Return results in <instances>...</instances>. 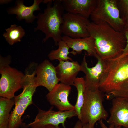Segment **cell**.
Returning <instances> with one entry per match:
<instances>
[{"instance_id": "cell-1", "label": "cell", "mask_w": 128, "mask_h": 128, "mask_svg": "<svg viewBox=\"0 0 128 128\" xmlns=\"http://www.w3.org/2000/svg\"><path fill=\"white\" fill-rule=\"evenodd\" d=\"M87 29L90 36L94 39L99 58L103 59H114L122 54L126 44L124 32L116 31L105 22H90Z\"/></svg>"}, {"instance_id": "cell-2", "label": "cell", "mask_w": 128, "mask_h": 128, "mask_svg": "<svg viewBox=\"0 0 128 128\" xmlns=\"http://www.w3.org/2000/svg\"><path fill=\"white\" fill-rule=\"evenodd\" d=\"M53 1L50 0L43 12L40 13L36 16L37 25L34 31H41L44 34L42 41L43 43L51 38L55 45H58L62 40L61 27L65 10L61 0H55L52 5Z\"/></svg>"}, {"instance_id": "cell-3", "label": "cell", "mask_w": 128, "mask_h": 128, "mask_svg": "<svg viewBox=\"0 0 128 128\" xmlns=\"http://www.w3.org/2000/svg\"><path fill=\"white\" fill-rule=\"evenodd\" d=\"M104 60V69L99 88L106 95L128 79V55L120 59Z\"/></svg>"}, {"instance_id": "cell-4", "label": "cell", "mask_w": 128, "mask_h": 128, "mask_svg": "<svg viewBox=\"0 0 128 128\" xmlns=\"http://www.w3.org/2000/svg\"><path fill=\"white\" fill-rule=\"evenodd\" d=\"M105 94L99 89L91 90L86 88L83 104L81 111L82 123L88 124L94 128L96 123L100 120L107 121L108 114L103 104Z\"/></svg>"}, {"instance_id": "cell-5", "label": "cell", "mask_w": 128, "mask_h": 128, "mask_svg": "<svg viewBox=\"0 0 128 128\" xmlns=\"http://www.w3.org/2000/svg\"><path fill=\"white\" fill-rule=\"evenodd\" d=\"M36 75V70L31 74H25L23 91L14 98L15 106L10 113L9 128H19L23 125L22 117L27 108L32 104V97L37 87Z\"/></svg>"}, {"instance_id": "cell-6", "label": "cell", "mask_w": 128, "mask_h": 128, "mask_svg": "<svg viewBox=\"0 0 128 128\" xmlns=\"http://www.w3.org/2000/svg\"><path fill=\"white\" fill-rule=\"evenodd\" d=\"M0 96L12 99L17 91L23 88L25 74L10 66V61L7 58L0 57Z\"/></svg>"}, {"instance_id": "cell-7", "label": "cell", "mask_w": 128, "mask_h": 128, "mask_svg": "<svg viewBox=\"0 0 128 128\" xmlns=\"http://www.w3.org/2000/svg\"><path fill=\"white\" fill-rule=\"evenodd\" d=\"M118 0H97L90 16L92 22H105L117 31L123 32V23L120 15Z\"/></svg>"}, {"instance_id": "cell-8", "label": "cell", "mask_w": 128, "mask_h": 128, "mask_svg": "<svg viewBox=\"0 0 128 128\" xmlns=\"http://www.w3.org/2000/svg\"><path fill=\"white\" fill-rule=\"evenodd\" d=\"M63 19L61 29L64 35L73 38L90 36L87 29V25L90 22L88 18L67 12L63 14Z\"/></svg>"}, {"instance_id": "cell-9", "label": "cell", "mask_w": 128, "mask_h": 128, "mask_svg": "<svg viewBox=\"0 0 128 128\" xmlns=\"http://www.w3.org/2000/svg\"><path fill=\"white\" fill-rule=\"evenodd\" d=\"M51 107L47 111L38 108V112L34 121L27 125V127L36 128L47 125H50L59 128L62 125L63 128H66L65 123L67 119L77 116L74 110L66 111H56Z\"/></svg>"}, {"instance_id": "cell-10", "label": "cell", "mask_w": 128, "mask_h": 128, "mask_svg": "<svg viewBox=\"0 0 128 128\" xmlns=\"http://www.w3.org/2000/svg\"><path fill=\"white\" fill-rule=\"evenodd\" d=\"M71 89L70 86L58 83L46 95V99L51 105L55 107L59 110L66 111L74 110V106L68 100Z\"/></svg>"}, {"instance_id": "cell-11", "label": "cell", "mask_w": 128, "mask_h": 128, "mask_svg": "<svg viewBox=\"0 0 128 128\" xmlns=\"http://www.w3.org/2000/svg\"><path fill=\"white\" fill-rule=\"evenodd\" d=\"M36 70L35 81L37 87L43 86L49 92L59 81L55 67L47 59L44 60L40 64Z\"/></svg>"}, {"instance_id": "cell-12", "label": "cell", "mask_w": 128, "mask_h": 128, "mask_svg": "<svg viewBox=\"0 0 128 128\" xmlns=\"http://www.w3.org/2000/svg\"><path fill=\"white\" fill-rule=\"evenodd\" d=\"M110 115L107 122L110 126L128 128V102L122 98L112 99Z\"/></svg>"}, {"instance_id": "cell-13", "label": "cell", "mask_w": 128, "mask_h": 128, "mask_svg": "<svg viewBox=\"0 0 128 128\" xmlns=\"http://www.w3.org/2000/svg\"><path fill=\"white\" fill-rule=\"evenodd\" d=\"M96 65L92 67H88L85 55L81 65V71L85 75L86 88L91 90L99 88L100 81L104 67V60L98 58Z\"/></svg>"}, {"instance_id": "cell-14", "label": "cell", "mask_w": 128, "mask_h": 128, "mask_svg": "<svg viewBox=\"0 0 128 128\" xmlns=\"http://www.w3.org/2000/svg\"><path fill=\"white\" fill-rule=\"evenodd\" d=\"M43 1V0H34L31 5L27 6L24 4L23 0H17L14 6L7 9V12L8 14L16 15L18 21L24 20L26 23H31L37 18V16L34 14V12L40 10V4Z\"/></svg>"}, {"instance_id": "cell-15", "label": "cell", "mask_w": 128, "mask_h": 128, "mask_svg": "<svg viewBox=\"0 0 128 128\" xmlns=\"http://www.w3.org/2000/svg\"><path fill=\"white\" fill-rule=\"evenodd\" d=\"M62 40L64 41L69 48L72 49V54L75 55L85 51L88 56L93 57L97 59L99 57L95 48L94 39L91 37L73 38L64 35Z\"/></svg>"}, {"instance_id": "cell-16", "label": "cell", "mask_w": 128, "mask_h": 128, "mask_svg": "<svg viewBox=\"0 0 128 128\" xmlns=\"http://www.w3.org/2000/svg\"><path fill=\"white\" fill-rule=\"evenodd\" d=\"M59 61L55 67L57 75L60 83L73 85L77 75L81 71L80 65L77 61Z\"/></svg>"}, {"instance_id": "cell-17", "label": "cell", "mask_w": 128, "mask_h": 128, "mask_svg": "<svg viewBox=\"0 0 128 128\" xmlns=\"http://www.w3.org/2000/svg\"><path fill=\"white\" fill-rule=\"evenodd\" d=\"M67 13L79 15L88 18L94 10L97 0H61Z\"/></svg>"}, {"instance_id": "cell-18", "label": "cell", "mask_w": 128, "mask_h": 128, "mask_svg": "<svg viewBox=\"0 0 128 128\" xmlns=\"http://www.w3.org/2000/svg\"><path fill=\"white\" fill-rule=\"evenodd\" d=\"M14 104V99L0 98V128H9L10 111Z\"/></svg>"}, {"instance_id": "cell-19", "label": "cell", "mask_w": 128, "mask_h": 128, "mask_svg": "<svg viewBox=\"0 0 128 128\" xmlns=\"http://www.w3.org/2000/svg\"><path fill=\"white\" fill-rule=\"evenodd\" d=\"M77 92V97L76 104L74 106V110L79 120L81 119V111L84 100V94L86 88L85 79L82 77H77L73 85Z\"/></svg>"}, {"instance_id": "cell-20", "label": "cell", "mask_w": 128, "mask_h": 128, "mask_svg": "<svg viewBox=\"0 0 128 128\" xmlns=\"http://www.w3.org/2000/svg\"><path fill=\"white\" fill-rule=\"evenodd\" d=\"M5 30L6 32L3 33V36L7 42L11 45L21 41L26 33L24 30L21 26L15 24L11 25Z\"/></svg>"}, {"instance_id": "cell-21", "label": "cell", "mask_w": 128, "mask_h": 128, "mask_svg": "<svg viewBox=\"0 0 128 128\" xmlns=\"http://www.w3.org/2000/svg\"><path fill=\"white\" fill-rule=\"evenodd\" d=\"M58 48L56 50H52L48 54V57L51 60H57L60 61H73L72 59L69 56L71 52L69 51V48L66 43L62 40L58 43Z\"/></svg>"}, {"instance_id": "cell-22", "label": "cell", "mask_w": 128, "mask_h": 128, "mask_svg": "<svg viewBox=\"0 0 128 128\" xmlns=\"http://www.w3.org/2000/svg\"><path fill=\"white\" fill-rule=\"evenodd\" d=\"M107 100L117 97L122 98L128 102V79L122 83L114 90L106 95Z\"/></svg>"}, {"instance_id": "cell-23", "label": "cell", "mask_w": 128, "mask_h": 128, "mask_svg": "<svg viewBox=\"0 0 128 128\" xmlns=\"http://www.w3.org/2000/svg\"><path fill=\"white\" fill-rule=\"evenodd\" d=\"M117 3L123 23V32L128 31V0H118Z\"/></svg>"}, {"instance_id": "cell-24", "label": "cell", "mask_w": 128, "mask_h": 128, "mask_svg": "<svg viewBox=\"0 0 128 128\" xmlns=\"http://www.w3.org/2000/svg\"><path fill=\"white\" fill-rule=\"evenodd\" d=\"M124 32L126 40V45L122 54L120 56L116 59H120L128 55V31L125 32Z\"/></svg>"}, {"instance_id": "cell-25", "label": "cell", "mask_w": 128, "mask_h": 128, "mask_svg": "<svg viewBox=\"0 0 128 128\" xmlns=\"http://www.w3.org/2000/svg\"><path fill=\"white\" fill-rule=\"evenodd\" d=\"M73 128H90L88 124L82 123L79 120L78 121L75 123Z\"/></svg>"}, {"instance_id": "cell-26", "label": "cell", "mask_w": 128, "mask_h": 128, "mask_svg": "<svg viewBox=\"0 0 128 128\" xmlns=\"http://www.w3.org/2000/svg\"><path fill=\"white\" fill-rule=\"evenodd\" d=\"M99 123L102 128H122V127L121 126L114 127L110 125H109V127H108L104 123L103 120L102 119L100 120L99 121Z\"/></svg>"}, {"instance_id": "cell-27", "label": "cell", "mask_w": 128, "mask_h": 128, "mask_svg": "<svg viewBox=\"0 0 128 128\" xmlns=\"http://www.w3.org/2000/svg\"><path fill=\"white\" fill-rule=\"evenodd\" d=\"M36 128H57L50 125H47L40 126Z\"/></svg>"}, {"instance_id": "cell-28", "label": "cell", "mask_w": 128, "mask_h": 128, "mask_svg": "<svg viewBox=\"0 0 128 128\" xmlns=\"http://www.w3.org/2000/svg\"><path fill=\"white\" fill-rule=\"evenodd\" d=\"M12 1V0H0V4L1 5L7 4L10 3Z\"/></svg>"}, {"instance_id": "cell-29", "label": "cell", "mask_w": 128, "mask_h": 128, "mask_svg": "<svg viewBox=\"0 0 128 128\" xmlns=\"http://www.w3.org/2000/svg\"></svg>"}]
</instances>
